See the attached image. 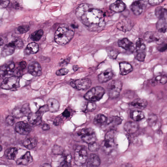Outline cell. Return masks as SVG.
<instances>
[{"instance_id":"obj_1","label":"cell","mask_w":167,"mask_h":167,"mask_svg":"<svg viewBox=\"0 0 167 167\" xmlns=\"http://www.w3.org/2000/svg\"><path fill=\"white\" fill-rule=\"evenodd\" d=\"M76 14L83 24L91 31L100 30L105 25L102 12L88 4L79 5L76 10Z\"/></svg>"},{"instance_id":"obj_2","label":"cell","mask_w":167,"mask_h":167,"mask_svg":"<svg viewBox=\"0 0 167 167\" xmlns=\"http://www.w3.org/2000/svg\"><path fill=\"white\" fill-rule=\"evenodd\" d=\"M74 35V31L65 26H61L56 31L55 40L60 45H63L69 43Z\"/></svg>"},{"instance_id":"obj_3","label":"cell","mask_w":167,"mask_h":167,"mask_svg":"<svg viewBox=\"0 0 167 167\" xmlns=\"http://www.w3.org/2000/svg\"><path fill=\"white\" fill-rule=\"evenodd\" d=\"M76 133L78 137L88 144L96 142L97 139L96 133L91 128H85L79 130Z\"/></svg>"},{"instance_id":"obj_4","label":"cell","mask_w":167,"mask_h":167,"mask_svg":"<svg viewBox=\"0 0 167 167\" xmlns=\"http://www.w3.org/2000/svg\"><path fill=\"white\" fill-rule=\"evenodd\" d=\"M105 93V90L103 87L96 86L88 91L85 94L84 98L86 100L94 102L100 100Z\"/></svg>"},{"instance_id":"obj_5","label":"cell","mask_w":167,"mask_h":167,"mask_svg":"<svg viewBox=\"0 0 167 167\" xmlns=\"http://www.w3.org/2000/svg\"><path fill=\"white\" fill-rule=\"evenodd\" d=\"M88 153L84 146H79L76 148L74 153V161L76 164L81 166L84 164L88 160Z\"/></svg>"},{"instance_id":"obj_6","label":"cell","mask_w":167,"mask_h":167,"mask_svg":"<svg viewBox=\"0 0 167 167\" xmlns=\"http://www.w3.org/2000/svg\"><path fill=\"white\" fill-rule=\"evenodd\" d=\"M122 87V83L121 81L114 80L110 83L107 88L109 98L112 99L119 97Z\"/></svg>"},{"instance_id":"obj_7","label":"cell","mask_w":167,"mask_h":167,"mask_svg":"<svg viewBox=\"0 0 167 167\" xmlns=\"http://www.w3.org/2000/svg\"><path fill=\"white\" fill-rule=\"evenodd\" d=\"M20 86V79L16 76L7 77L3 81L1 88L6 90H15Z\"/></svg>"},{"instance_id":"obj_8","label":"cell","mask_w":167,"mask_h":167,"mask_svg":"<svg viewBox=\"0 0 167 167\" xmlns=\"http://www.w3.org/2000/svg\"><path fill=\"white\" fill-rule=\"evenodd\" d=\"M144 40L147 42H155L158 44L164 42L165 38L161 33L148 31L146 32L144 36Z\"/></svg>"},{"instance_id":"obj_9","label":"cell","mask_w":167,"mask_h":167,"mask_svg":"<svg viewBox=\"0 0 167 167\" xmlns=\"http://www.w3.org/2000/svg\"><path fill=\"white\" fill-rule=\"evenodd\" d=\"M91 81L88 78H84L72 81L70 83L72 87L77 90H85L88 89L91 86Z\"/></svg>"},{"instance_id":"obj_10","label":"cell","mask_w":167,"mask_h":167,"mask_svg":"<svg viewBox=\"0 0 167 167\" xmlns=\"http://www.w3.org/2000/svg\"><path fill=\"white\" fill-rule=\"evenodd\" d=\"M15 65L13 62H9L0 67V78L11 75L14 72Z\"/></svg>"},{"instance_id":"obj_11","label":"cell","mask_w":167,"mask_h":167,"mask_svg":"<svg viewBox=\"0 0 167 167\" xmlns=\"http://www.w3.org/2000/svg\"><path fill=\"white\" fill-rule=\"evenodd\" d=\"M15 129L18 134L22 135H27L31 132V126L27 122L20 121L17 123L15 126Z\"/></svg>"},{"instance_id":"obj_12","label":"cell","mask_w":167,"mask_h":167,"mask_svg":"<svg viewBox=\"0 0 167 167\" xmlns=\"http://www.w3.org/2000/svg\"><path fill=\"white\" fill-rule=\"evenodd\" d=\"M146 6L145 2L143 0H138L131 5L130 8L135 15H139L142 14Z\"/></svg>"},{"instance_id":"obj_13","label":"cell","mask_w":167,"mask_h":167,"mask_svg":"<svg viewBox=\"0 0 167 167\" xmlns=\"http://www.w3.org/2000/svg\"><path fill=\"white\" fill-rule=\"evenodd\" d=\"M28 71L35 77L40 76L42 74L41 65L39 63L35 61L31 62L29 65Z\"/></svg>"},{"instance_id":"obj_14","label":"cell","mask_w":167,"mask_h":167,"mask_svg":"<svg viewBox=\"0 0 167 167\" xmlns=\"http://www.w3.org/2000/svg\"><path fill=\"white\" fill-rule=\"evenodd\" d=\"M119 46L127 51L132 52L135 50L134 44L127 38H124L118 41Z\"/></svg>"},{"instance_id":"obj_15","label":"cell","mask_w":167,"mask_h":167,"mask_svg":"<svg viewBox=\"0 0 167 167\" xmlns=\"http://www.w3.org/2000/svg\"><path fill=\"white\" fill-rule=\"evenodd\" d=\"M116 27L120 30L126 32L131 30L133 27V23L129 19H124L117 23Z\"/></svg>"},{"instance_id":"obj_16","label":"cell","mask_w":167,"mask_h":167,"mask_svg":"<svg viewBox=\"0 0 167 167\" xmlns=\"http://www.w3.org/2000/svg\"><path fill=\"white\" fill-rule=\"evenodd\" d=\"M113 75V70L110 68L104 70L98 76L99 81L101 83H106L112 79Z\"/></svg>"},{"instance_id":"obj_17","label":"cell","mask_w":167,"mask_h":167,"mask_svg":"<svg viewBox=\"0 0 167 167\" xmlns=\"http://www.w3.org/2000/svg\"><path fill=\"white\" fill-rule=\"evenodd\" d=\"M148 104L147 101L145 99L137 98L130 103L129 106L133 108L143 109L147 107Z\"/></svg>"},{"instance_id":"obj_18","label":"cell","mask_w":167,"mask_h":167,"mask_svg":"<svg viewBox=\"0 0 167 167\" xmlns=\"http://www.w3.org/2000/svg\"><path fill=\"white\" fill-rule=\"evenodd\" d=\"M115 139L105 138L102 143V147L104 152L110 153L115 147Z\"/></svg>"},{"instance_id":"obj_19","label":"cell","mask_w":167,"mask_h":167,"mask_svg":"<svg viewBox=\"0 0 167 167\" xmlns=\"http://www.w3.org/2000/svg\"><path fill=\"white\" fill-rule=\"evenodd\" d=\"M33 159L29 151L26 153L21 157L18 159L17 161V165L27 166L32 162Z\"/></svg>"},{"instance_id":"obj_20","label":"cell","mask_w":167,"mask_h":167,"mask_svg":"<svg viewBox=\"0 0 167 167\" xmlns=\"http://www.w3.org/2000/svg\"><path fill=\"white\" fill-rule=\"evenodd\" d=\"M126 6L121 0H117L110 6V8L113 11L116 12H122L125 10Z\"/></svg>"},{"instance_id":"obj_21","label":"cell","mask_w":167,"mask_h":167,"mask_svg":"<svg viewBox=\"0 0 167 167\" xmlns=\"http://www.w3.org/2000/svg\"><path fill=\"white\" fill-rule=\"evenodd\" d=\"M138 124L135 122L130 121L125 124L124 128L125 131L130 134H134L136 132L138 129Z\"/></svg>"},{"instance_id":"obj_22","label":"cell","mask_w":167,"mask_h":167,"mask_svg":"<svg viewBox=\"0 0 167 167\" xmlns=\"http://www.w3.org/2000/svg\"><path fill=\"white\" fill-rule=\"evenodd\" d=\"M15 47L12 41L6 44L3 48L1 52L2 56L7 57L11 55L14 53Z\"/></svg>"},{"instance_id":"obj_23","label":"cell","mask_w":167,"mask_h":167,"mask_svg":"<svg viewBox=\"0 0 167 167\" xmlns=\"http://www.w3.org/2000/svg\"><path fill=\"white\" fill-rule=\"evenodd\" d=\"M101 160L99 156L95 154H91L88 158L87 166L97 167L100 166Z\"/></svg>"},{"instance_id":"obj_24","label":"cell","mask_w":167,"mask_h":167,"mask_svg":"<svg viewBox=\"0 0 167 167\" xmlns=\"http://www.w3.org/2000/svg\"><path fill=\"white\" fill-rule=\"evenodd\" d=\"M28 116V121L31 124L33 125H38L41 123L42 117L37 112L35 113L31 112Z\"/></svg>"},{"instance_id":"obj_25","label":"cell","mask_w":167,"mask_h":167,"mask_svg":"<svg viewBox=\"0 0 167 167\" xmlns=\"http://www.w3.org/2000/svg\"><path fill=\"white\" fill-rule=\"evenodd\" d=\"M120 74L125 75L132 72L133 70L132 65L128 63L124 62L119 64Z\"/></svg>"},{"instance_id":"obj_26","label":"cell","mask_w":167,"mask_h":167,"mask_svg":"<svg viewBox=\"0 0 167 167\" xmlns=\"http://www.w3.org/2000/svg\"><path fill=\"white\" fill-rule=\"evenodd\" d=\"M37 143V138L32 137L26 138L23 141V144L28 149L31 150L36 147Z\"/></svg>"},{"instance_id":"obj_27","label":"cell","mask_w":167,"mask_h":167,"mask_svg":"<svg viewBox=\"0 0 167 167\" xmlns=\"http://www.w3.org/2000/svg\"><path fill=\"white\" fill-rule=\"evenodd\" d=\"M49 111L51 112H55L58 111L60 107L59 102L56 99L51 98L49 99L47 102Z\"/></svg>"},{"instance_id":"obj_28","label":"cell","mask_w":167,"mask_h":167,"mask_svg":"<svg viewBox=\"0 0 167 167\" xmlns=\"http://www.w3.org/2000/svg\"><path fill=\"white\" fill-rule=\"evenodd\" d=\"M18 153V150L16 148H11L7 149L5 151V157L9 160H14Z\"/></svg>"},{"instance_id":"obj_29","label":"cell","mask_w":167,"mask_h":167,"mask_svg":"<svg viewBox=\"0 0 167 167\" xmlns=\"http://www.w3.org/2000/svg\"><path fill=\"white\" fill-rule=\"evenodd\" d=\"M156 28L159 32L165 33L167 30L166 18H163L159 19L156 23Z\"/></svg>"},{"instance_id":"obj_30","label":"cell","mask_w":167,"mask_h":167,"mask_svg":"<svg viewBox=\"0 0 167 167\" xmlns=\"http://www.w3.org/2000/svg\"><path fill=\"white\" fill-rule=\"evenodd\" d=\"M39 47L38 44L31 43L29 44L25 49V53L28 55L35 54L38 51Z\"/></svg>"},{"instance_id":"obj_31","label":"cell","mask_w":167,"mask_h":167,"mask_svg":"<svg viewBox=\"0 0 167 167\" xmlns=\"http://www.w3.org/2000/svg\"><path fill=\"white\" fill-rule=\"evenodd\" d=\"M108 118L103 114H98L96 115L94 119V123L98 126H102L106 124Z\"/></svg>"},{"instance_id":"obj_32","label":"cell","mask_w":167,"mask_h":167,"mask_svg":"<svg viewBox=\"0 0 167 167\" xmlns=\"http://www.w3.org/2000/svg\"><path fill=\"white\" fill-rule=\"evenodd\" d=\"M130 117L135 121H139L145 117L144 114L139 110H135L132 112L130 114Z\"/></svg>"},{"instance_id":"obj_33","label":"cell","mask_w":167,"mask_h":167,"mask_svg":"<svg viewBox=\"0 0 167 167\" xmlns=\"http://www.w3.org/2000/svg\"><path fill=\"white\" fill-rule=\"evenodd\" d=\"M122 121V119L121 117L117 116H113L108 119L106 124L108 125L114 126L121 124Z\"/></svg>"},{"instance_id":"obj_34","label":"cell","mask_w":167,"mask_h":167,"mask_svg":"<svg viewBox=\"0 0 167 167\" xmlns=\"http://www.w3.org/2000/svg\"><path fill=\"white\" fill-rule=\"evenodd\" d=\"M146 55V50L135 49V57L138 61L143 62L144 61Z\"/></svg>"},{"instance_id":"obj_35","label":"cell","mask_w":167,"mask_h":167,"mask_svg":"<svg viewBox=\"0 0 167 167\" xmlns=\"http://www.w3.org/2000/svg\"><path fill=\"white\" fill-rule=\"evenodd\" d=\"M166 10L161 6H158L155 10V14L159 19L166 18Z\"/></svg>"},{"instance_id":"obj_36","label":"cell","mask_w":167,"mask_h":167,"mask_svg":"<svg viewBox=\"0 0 167 167\" xmlns=\"http://www.w3.org/2000/svg\"><path fill=\"white\" fill-rule=\"evenodd\" d=\"M167 80V77L166 75H161L156 77L153 82L155 84L163 85L166 83Z\"/></svg>"},{"instance_id":"obj_37","label":"cell","mask_w":167,"mask_h":167,"mask_svg":"<svg viewBox=\"0 0 167 167\" xmlns=\"http://www.w3.org/2000/svg\"><path fill=\"white\" fill-rule=\"evenodd\" d=\"M43 34L42 30H39L35 31L31 34V39L34 41H38L40 40Z\"/></svg>"},{"instance_id":"obj_38","label":"cell","mask_w":167,"mask_h":167,"mask_svg":"<svg viewBox=\"0 0 167 167\" xmlns=\"http://www.w3.org/2000/svg\"><path fill=\"white\" fill-rule=\"evenodd\" d=\"M96 104L93 102L89 101L85 104L83 111L85 112H92L96 108Z\"/></svg>"},{"instance_id":"obj_39","label":"cell","mask_w":167,"mask_h":167,"mask_svg":"<svg viewBox=\"0 0 167 167\" xmlns=\"http://www.w3.org/2000/svg\"><path fill=\"white\" fill-rule=\"evenodd\" d=\"M12 114L13 116L17 118H20L25 116L21 107L20 108H18L14 109L13 110Z\"/></svg>"},{"instance_id":"obj_40","label":"cell","mask_w":167,"mask_h":167,"mask_svg":"<svg viewBox=\"0 0 167 167\" xmlns=\"http://www.w3.org/2000/svg\"><path fill=\"white\" fill-rule=\"evenodd\" d=\"M72 158L70 155H67L65 157L64 160L61 164L62 167H68L71 165Z\"/></svg>"},{"instance_id":"obj_41","label":"cell","mask_w":167,"mask_h":167,"mask_svg":"<svg viewBox=\"0 0 167 167\" xmlns=\"http://www.w3.org/2000/svg\"><path fill=\"white\" fill-rule=\"evenodd\" d=\"M136 49L146 50V46L144 41L141 38H139L136 42Z\"/></svg>"},{"instance_id":"obj_42","label":"cell","mask_w":167,"mask_h":167,"mask_svg":"<svg viewBox=\"0 0 167 167\" xmlns=\"http://www.w3.org/2000/svg\"><path fill=\"white\" fill-rule=\"evenodd\" d=\"M99 148H100V146L96 142L88 144L89 150L92 152H96V151H98L99 149Z\"/></svg>"},{"instance_id":"obj_43","label":"cell","mask_w":167,"mask_h":167,"mask_svg":"<svg viewBox=\"0 0 167 167\" xmlns=\"http://www.w3.org/2000/svg\"><path fill=\"white\" fill-rule=\"evenodd\" d=\"M12 41L14 44L16 49H22L24 46V43L21 39H16Z\"/></svg>"},{"instance_id":"obj_44","label":"cell","mask_w":167,"mask_h":167,"mask_svg":"<svg viewBox=\"0 0 167 167\" xmlns=\"http://www.w3.org/2000/svg\"><path fill=\"white\" fill-rule=\"evenodd\" d=\"M157 117L155 115L151 114L148 116V121L150 125H153L155 124L157 121Z\"/></svg>"},{"instance_id":"obj_45","label":"cell","mask_w":167,"mask_h":167,"mask_svg":"<svg viewBox=\"0 0 167 167\" xmlns=\"http://www.w3.org/2000/svg\"><path fill=\"white\" fill-rule=\"evenodd\" d=\"M30 26L27 25H22L18 28V30L21 34L25 33L28 32L30 30Z\"/></svg>"},{"instance_id":"obj_46","label":"cell","mask_w":167,"mask_h":167,"mask_svg":"<svg viewBox=\"0 0 167 167\" xmlns=\"http://www.w3.org/2000/svg\"><path fill=\"white\" fill-rule=\"evenodd\" d=\"M52 151L56 155H62L63 153V149L61 146L55 145L54 146Z\"/></svg>"},{"instance_id":"obj_47","label":"cell","mask_w":167,"mask_h":167,"mask_svg":"<svg viewBox=\"0 0 167 167\" xmlns=\"http://www.w3.org/2000/svg\"><path fill=\"white\" fill-rule=\"evenodd\" d=\"M21 108L22 109L23 114L25 116H28L31 112L29 106V104H26L23 105Z\"/></svg>"},{"instance_id":"obj_48","label":"cell","mask_w":167,"mask_h":167,"mask_svg":"<svg viewBox=\"0 0 167 167\" xmlns=\"http://www.w3.org/2000/svg\"><path fill=\"white\" fill-rule=\"evenodd\" d=\"M27 64V63L24 61H22L19 62L17 68L18 72H20L25 69Z\"/></svg>"},{"instance_id":"obj_49","label":"cell","mask_w":167,"mask_h":167,"mask_svg":"<svg viewBox=\"0 0 167 167\" xmlns=\"http://www.w3.org/2000/svg\"><path fill=\"white\" fill-rule=\"evenodd\" d=\"M7 124L10 126H12L15 123V119L14 116L9 115L8 116L5 120Z\"/></svg>"},{"instance_id":"obj_50","label":"cell","mask_w":167,"mask_h":167,"mask_svg":"<svg viewBox=\"0 0 167 167\" xmlns=\"http://www.w3.org/2000/svg\"><path fill=\"white\" fill-rule=\"evenodd\" d=\"M48 111H49L48 107V105H46L41 107L37 113L42 117L44 113Z\"/></svg>"},{"instance_id":"obj_51","label":"cell","mask_w":167,"mask_h":167,"mask_svg":"<svg viewBox=\"0 0 167 167\" xmlns=\"http://www.w3.org/2000/svg\"><path fill=\"white\" fill-rule=\"evenodd\" d=\"M69 70L65 68L57 70L56 74L57 75H66L68 73Z\"/></svg>"},{"instance_id":"obj_52","label":"cell","mask_w":167,"mask_h":167,"mask_svg":"<svg viewBox=\"0 0 167 167\" xmlns=\"http://www.w3.org/2000/svg\"><path fill=\"white\" fill-rule=\"evenodd\" d=\"M10 3V0H0V8H6Z\"/></svg>"},{"instance_id":"obj_53","label":"cell","mask_w":167,"mask_h":167,"mask_svg":"<svg viewBox=\"0 0 167 167\" xmlns=\"http://www.w3.org/2000/svg\"><path fill=\"white\" fill-rule=\"evenodd\" d=\"M159 46L158 47V49L159 51L164 52L167 49V43L164 42L160 44H159Z\"/></svg>"},{"instance_id":"obj_54","label":"cell","mask_w":167,"mask_h":167,"mask_svg":"<svg viewBox=\"0 0 167 167\" xmlns=\"http://www.w3.org/2000/svg\"><path fill=\"white\" fill-rule=\"evenodd\" d=\"M164 1V0H148L149 3L153 5H158Z\"/></svg>"},{"instance_id":"obj_55","label":"cell","mask_w":167,"mask_h":167,"mask_svg":"<svg viewBox=\"0 0 167 167\" xmlns=\"http://www.w3.org/2000/svg\"><path fill=\"white\" fill-rule=\"evenodd\" d=\"M118 52L114 50H111L109 51L108 54L110 57L112 58L115 59L118 55Z\"/></svg>"},{"instance_id":"obj_56","label":"cell","mask_w":167,"mask_h":167,"mask_svg":"<svg viewBox=\"0 0 167 167\" xmlns=\"http://www.w3.org/2000/svg\"><path fill=\"white\" fill-rule=\"evenodd\" d=\"M62 115L65 117H68L70 115V112L68 109H65Z\"/></svg>"},{"instance_id":"obj_57","label":"cell","mask_w":167,"mask_h":167,"mask_svg":"<svg viewBox=\"0 0 167 167\" xmlns=\"http://www.w3.org/2000/svg\"><path fill=\"white\" fill-rule=\"evenodd\" d=\"M42 128L44 130H48L50 129V127L49 125L45 124L43 125Z\"/></svg>"},{"instance_id":"obj_58","label":"cell","mask_w":167,"mask_h":167,"mask_svg":"<svg viewBox=\"0 0 167 167\" xmlns=\"http://www.w3.org/2000/svg\"><path fill=\"white\" fill-rule=\"evenodd\" d=\"M61 119L59 118V117H58V118H56L55 120V121L54 122V124L55 125H57L59 124L60 123V122H61Z\"/></svg>"},{"instance_id":"obj_59","label":"cell","mask_w":167,"mask_h":167,"mask_svg":"<svg viewBox=\"0 0 167 167\" xmlns=\"http://www.w3.org/2000/svg\"><path fill=\"white\" fill-rule=\"evenodd\" d=\"M79 66L77 65H75L73 66V68L75 72L77 71V70L79 69Z\"/></svg>"},{"instance_id":"obj_60","label":"cell","mask_w":167,"mask_h":167,"mask_svg":"<svg viewBox=\"0 0 167 167\" xmlns=\"http://www.w3.org/2000/svg\"><path fill=\"white\" fill-rule=\"evenodd\" d=\"M69 59H67L66 60H65L64 61H63L62 63L61 62V65H64L66 64L65 62H66L67 63H68L69 62Z\"/></svg>"},{"instance_id":"obj_61","label":"cell","mask_w":167,"mask_h":167,"mask_svg":"<svg viewBox=\"0 0 167 167\" xmlns=\"http://www.w3.org/2000/svg\"><path fill=\"white\" fill-rule=\"evenodd\" d=\"M3 39L1 37H0V46H1L3 45Z\"/></svg>"},{"instance_id":"obj_62","label":"cell","mask_w":167,"mask_h":167,"mask_svg":"<svg viewBox=\"0 0 167 167\" xmlns=\"http://www.w3.org/2000/svg\"><path fill=\"white\" fill-rule=\"evenodd\" d=\"M51 166L50 164H49L45 163L43 164V166L46 167V166Z\"/></svg>"},{"instance_id":"obj_63","label":"cell","mask_w":167,"mask_h":167,"mask_svg":"<svg viewBox=\"0 0 167 167\" xmlns=\"http://www.w3.org/2000/svg\"><path fill=\"white\" fill-rule=\"evenodd\" d=\"M2 147L0 145V151H1L2 150Z\"/></svg>"}]
</instances>
